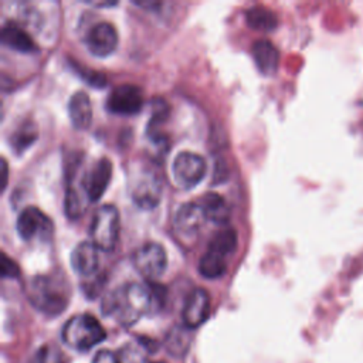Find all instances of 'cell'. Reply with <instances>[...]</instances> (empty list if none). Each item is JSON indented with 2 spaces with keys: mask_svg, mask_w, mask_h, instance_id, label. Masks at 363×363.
<instances>
[{
  "mask_svg": "<svg viewBox=\"0 0 363 363\" xmlns=\"http://www.w3.org/2000/svg\"><path fill=\"white\" fill-rule=\"evenodd\" d=\"M16 230L21 240L30 241L35 237L48 238L52 233V223L51 220L37 207L28 206L21 210L17 217Z\"/></svg>",
  "mask_w": 363,
  "mask_h": 363,
  "instance_id": "8",
  "label": "cell"
},
{
  "mask_svg": "<svg viewBox=\"0 0 363 363\" xmlns=\"http://www.w3.org/2000/svg\"><path fill=\"white\" fill-rule=\"evenodd\" d=\"M69 262L72 269L78 275L89 278L98 269V264H99L98 248L91 241H82L77 244L71 251Z\"/></svg>",
  "mask_w": 363,
  "mask_h": 363,
  "instance_id": "14",
  "label": "cell"
},
{
  "mask_svg": "<svg viewBox=\"0 0 363 363\" xmlns=\"http://www.w3.org/2000/svg\"><path fill=\"white\" fill-rule=\"evenodd\" d=\"M92 363H121V360L111 350H99Z\"/></svg>",
  "mask_w": 363,
  "mask_h": 363,
  "instance_id": "27",
  "label": "cell"
},
{
  "mask_svg": "<svg viewBox=\"0 0 363 363\" xmlns=\"http://www.w3.org/2000/svg\"><path fill=\"white\" fill-rule=\"evenodd\" d=\"M200 206L204 210L206 218L214 224H225L230 218V208L227 201L218 193H207L203 199Z\"/></svg>",
  "mask_w": 363,
  "mask_h": 363,
  "instance_id": "18",
  "label": "cell"
},
{
  "mask_svg": "<svg viewBox=\"0 0 363 363\" xmlns=\"http://www.w3.org/2000/svg\"><path fill=\"white\" fill-rule=\"evenodd\" d=\"M143 95L133 84H119L106 96L105 106L111 113L133 115L142 109Z\"/></svg>",
  "mask_w": 363,
  "mask_h": 363,
  "instance_id": "7",
  "label": "cell"
},
{
  "mask_svg": "<svg viewBox=\"0 0 363 363\" xmlns=\"http://www.w3.org/2000/svg\"><path fill=\"white\" fill-rule=\"evenodd\" d=\"M133 4L139 6V7H145V9H149V7H160V3H156V1H132Z\"/></svg>",
  "mask_w": 363,
  "mask_h": 363,
  "instance_id": "28",
  "label": "cell"
},
{
  "mask_svg": "<svg viewBox=\"0 0 363 363\" xmlns=\"http://www.w3.org/2000/svg\"><path fill=\"white\" fill-rule=\"evenodd\" d=\"M237 248V233L234 228L225 227L220 230L208 242V251L217 252L223 257H227L228 254L234 252Z\"/></svg>",
  "mask_w": 363,
  "mask_h": 363,
  "instance_id": "22",
  "label": "cell"
},
{
  "mask_svg": "<svg viewBox=\"0 0 363 363\" xmlns=\"http://www.w3.org/2000/svg\"><path fill=\"white\" fill-rule=\"evenodd\" d=\"M112 177V162L108 157L98 159L82 179L84 194L88 201H98L105 193Z\"/></svg>",
  "mask_w": 363,
  "mask_h": 363,
  "instance_id": "9",
  "label": "cell"
},
{
  "mask_svg": "<svg viewBox=\"0 0 363 363\" xmlns=\"http://www.w3.org/2000/svg\"><path fill=\"white\" fill-rule=\"evenodd\" d=\"M190 342H191V336L189 335V329L183 325V326L173 328L167 333L164 339V347L169 354L179 359L186 354V352L189 350Z\"/></svg>",
  "mask_w": 363,
  "mask_h": 363,
  "instance_id": "20",
  "label": "cell"
},
{
  "mask_svg": "<svg viewBox=\"0 0 363 363\" xmlns=\"http://www.w3.org/2000/svg\"><path fill=\"white\" fill-rule=\"evenodd\" d=\"M251 54L258 71L262 75L269 77L275 74L279 62V52L269 40H265V38L257 40L252 44Z\"/></svg>",
  "mask_w": 363,
  "mask_h": 363,
  "instance_id": "15",
  "label": "cell"
},
{
  "mask_svg": "<svg viewBox=\"0 0 363 363\" xmlns=\"http://www.w3.org/2000/svg\"><path fill=\"white\" fill-rule=\"evenodd\" d=\"M28 299L40 312L54 316L60 315L68 303L65 286L52 275L34 277L28 285Z\"/></svg>",
  "mask_w": 363,
  "mask_h": 363,
  "instance_id": "2",
  "label": "cell"
},
{
  "mask_svg": "<svg viewBox=\"0 0 363 363\" xmlns=\"http://www.w3.org/2000/svg\"><path fill=\"white\" fill-rule=\"evenodd\" d=\"M152 363H164V362H152Z\"/></svg>",
  "mask_w": 363,
  "mask_h": 363,
  "instance_id": "30",
  "label": "cell"
},
{
  "mask_svg": "<svg viewBox=\"0 0 363 363\" xmlns=\"http://www.w3.org/2000/svg\"><path fill=\"white\" fill-rule=\"evenodd\" d=\"M85 207L86 204L82 201V197L79 196V193L72 187L67 189L65 200H64V210L67 217L69 218L79 217L85 211Z\"/></svg>",
  "mask_w": 363,
  "mask_h": 363,
  "instance_id": "24",
  "label": "cell"
},
{
  "mask_svg": "<svg viewBox=\"0 0 363 363\" xmlns=\"http://www.w3.org/2000/svg\"><path fill=\"white\" fill-rule=\"evenodd\" d=\"M35 139H37L35 123L24 122L10 135V145L17 153H21L28 146H31L35 142Z\"/></svg>",
  "mask_w": 363,
  "mask_h": 363,
  "instance_id": "23",
  "label": "cell"
},
{
  "mask_svg": "<svg viewBox=\"0 0 363 363\" xmlns=\"http://www.w3.org/2000/svg\"><path fill=\"white\" fill-rule=\"evenodd\" d=\"M0 38L6 47L18 52H33L35 50V43L33 38L13 21L3 24Z\"/></svg>",
  "mask_w": 363,
  "mask_h": 363,
  "instance_id": "17",
  "label": "cell"
},
{
  "mask_svg": "<svg viewBox=\"0 0 363 363\" xmlns=\"http://www.w3.org/2000/svg\"><path fill=\"white\" fill-rule=\"evenodd\" d=\"M119 235V213L113 204L96 208L89 224L91 242L102 251H113Z\"/></svg>",
  "mask_w": 363,
  "mask_h": 363,
  "instance_id": "4",
  "label": "cell"
},
{
  "mask_svg": "<svg viewBox=\"0 0 363 363\" xmlns=\"http://www.w3.org/2000/svg\"><path fill=\"white\" fill-rule=\"evenodd\" d=\"M206 220L204 210L199 203H184L176 211L174 230L183 240H191L197 235Z\"/></svg>",
  "mask_w": 363,
  "mask_h": 363,
  "instance_id": "12",
  "label": "cell"
},
{
  "mask_svg": "<svg viewBox=\"0 0 363 363\" xmlns=\"http://www.w3.org/2000/svg\"><path fill=\"white\" fill-rule=\"evenodd\" d=\"M61 337L67 346L85 352L105 339V329L92 315L79 313L64 323Z\"/></svg>",
  "mask_w": 363,
  "mask_h": 363,
  "instance_id": "3",
  "label": "cell"
},
{
  "mask_svg": "<svg viewBox=\"0 0 363 363\" xmlns=\"http://www.w3.org/2000/svg\"><path fill=\"white\" fill-rule=\"evenodd\" d=\"M88 51L96 57L112 54L118 45V34L115 27L108 21L95 23L85 35Z\"/></svg>",
  "mask_w": 363,
  "mask_h": 363,
  "instance_id": "10",
  "label": "cell"
},
{
  "mask_svg": "<svg viewBox=\"0 0 363 363\" xmlns=\"http://www.w3.org/2000/svg\"><path fill=\"white\" fill-rule=\"evenodd\" d=\"M33 363H67V362L64 354L58 349L52 346H43L33 357Z\"/></svg>",
  "mask_w": 363,
  "mask_h": 363,
  "instance_id": "25",
  "label": "cell"
},
{
  "mask_svg": "<svg viewBox=\"0 0 363 363\" xmlns=\"http://www.w3.org/2000/svg\"><path fill=\"white\" fill-rule=\"evenodd\" d=\"M152 303V288L130 282L116 288L104 299L102 312L113 316L123 326H132L150 309Z\"/></svg>",
  "mask_w": 363,
  "mask_h": 363,
  "instance_id": "1",
  "label": "cell"
},
{
  "mask_svg": "<svg viewBox=\"0 0 363 363\" xmlns=\"http://www.w3.org/2000/svg\"><path fill=\"white\" fill-rule=\"evenodd\" d=\"M206 160L193 152H180L172 163V176L174 183L184 190L196 187L206 176Z\"/></svg>",
  "mask_w": 363,
  "mask_h": 363,
  "instance_id": "5",
  "label": "cell"
},
{
  "mask_svg": "<svg viewBox=\"0 0 363 363\" xmlns=\"http://www.w3.org/2000/svg\"><path fill=\"white\" fill-rule=\"evenodd\" d=\"M227 271V262H225V257L208 251L200 258L199 261V272L208 279H216L220 278L225 274Z\"/></svg>",
  "mask_w": 363,
  "mask_h": 363,
  "instance_id": "21",
  "label": "cell"
},
{
  "mask_svg": "<svg viewBox=\"0 0 363 363\" xmlns=\"http://www.w3.org/2000/svg\"><path fill=\"white\" fill-rule=\"evenodd\" d=\"M1 170H3V189L1 190H4L7 186V162H6V159H1Z\"/></svg>",
  "mask_w": 363,
  "mask_h": 363,
  "instance_id": "29",
  "label": "cell"
},
{
  "mask_svg": "<svg viewBox=\"0 0 363 363\" xmlns=\"http://www.w3.org/2000/svg\"><path fill=\"white\" fill-rule=\"evenodd\" d=\"M210 315V296L203 288L193 289L184 299L182 309L183 325L187 329H196L203 325Z\"/></svg>",
  "mask_w": 363,
  "mask_h": 363,
  "instance_id": "11",
  "label": "cell"
},
{
  "mask_svg": "<svg viewBox=\"0 0 363 363\" xmlns=\"http://www.w3.org/2000/svg\"><path fill=\"white\" fill-rule=\"evenodd\" d=\"M1 277L4 278H16L20 275V268L14 259L7 257L4 252L1 254Z\"/></svg>",
  "mask_w": 363,
  "mask_h": 363,
  "instance_id": "26",
  "label": "cell"
},
{
  "mask_svg": "<svg viewBox=\"0 0 363 363\" xmlns=\"http://www.w3.org/2000/svg\"><path fill=\"white\" fill-rule=\"evenodd\" d=\"M133 265L147 281L159 279L167 267L164 248L157 242H146L133 255Z\"/></svg>",
  "mask_w": 363,
  "mask_h": 363,
  "instance_id": "6",
  "label": "cell"
},
{
  "mask_svg": "<svg viewBox=\"0 0 363 363\" xmlns=\"http://www.w3.org/2000/svg\"><path fill=\"white\" fill-rule=\"evenodd\" d=\"M132 201L142 210L155 208L162 197V186L160 180L156 174L147 172L138 177L135 186L132 189Z\"/></svg>",
  "mask_w": 363,
  "mask_h": 363,
  "instance_id": "13",
  "label": "cell"
},
{
  "mask_svg": "<svg viewBox=\"0 0 363 363\" xmlns=\"http://www.w3.org/2000/svg\"><path fill=\"white\" fill-rule=\"evenodd\" d=\"M68 116L75 129L84 130L91 125L92 108L85 91H75L68 99Z\"/></svg>",
  "mask_w": 363,
  "mask_h": 363,
  "instance_id": "16",
  "label": "cell"
},
{
  "mask_svg": "<svg viewBox=\"0 0 363 363\" xmlns=\"http://www.w3.org/2000/svg\"><path fill=\"white\" fill-rule=\"evenodd\" d=\"M245 23L257 31H271L278 26V18L265 6H252L245 11Z\"/></svg>",
  "mask_w": 363,
  "mask_h": 363,
  "instance_id": "19",
  "label": "cell"
}]
</instances>
